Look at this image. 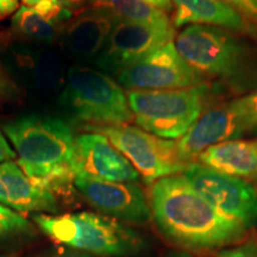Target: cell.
<instances>
[{"mask_svg": "<svg viewBox=\"0 0 257 257\" xmlns=\"http://www.w3.org/2000/svg\"><path fill=\"white\" fill-rule=\"evenodd\" d=\"M149 205L167 238L188 250H210L239 242L246 227L207 201L181 174L150 186Z\"/></svg>", "mask_w": 257, "mask_h": 257, "instance_id": "obj_1", "label": "cell"}, {"mask_svg": "<svg viewBox=\"0 0 257 257\" xmlns=\"http://www.w3.org/2000/svg\"><path fill=\"white\" fill-rule=\"evenodd\" d=\"M3 131L15 148L18 166L29 178L55 195L74 185L75 137L66 121L28 114L6 123Z\"/></svg>", "mask_w": 257, "mask_h": 257, "instance_id": "obj_2", "label": "cell"}, {"mask_svg": "<svg viewBox=\"0 0 257 257\" xmlns=\"http://www.w3.org/2000/svg\"><path fill=\"white\" fill-rule=\"evenodd\" d=\"M180 56L205 79L223 82L233 91L257 87V53L234 32L193 24L175 35Z\"/></svg>", "mask_w": 257, "mask_h": 257, "instance_id": "obj_3", "label": "cell"}, {"mask_svg": "<svg viewBox=\"0 0 257 257\" xmlns=\"http://www.w3.org/2000/svg\"><path fill=\"white\" fill-rule=\"evenodd\" d=\"M34 220L50 238L91 255L121 257L134 255L143 246L142 238L136 231L113 218L93 212L57 216L37 214Z\"/></svg>", "mask_w": 257, "mask_h": 257, "instance_id": "obj_4", "label": "cell"}, {"mask_svg": "<svg viewBox=\"0 0 257 257\" xmlns=\"http://www.w3.org/2000/svg\"><path fill=\"white\" fill-rule=\"evenodd\" d=\"M60 104L88 125H125L134 120L127 95L108 74L89 67H72Z\"/></svg>", "mask_w": 257, "mask_h": 257, "instance_id": "obj_5", "label": "cell"}, {"mask_svg": "<svg viewBox=\"0 0 257 257\" xmlns=\"http://www.w3.org/2000/svg\"><path fill=\"white\" fill-rule=\"evenodd\" d=\"M210 87L174 91H128L127 101L138 127L166 140H180L206 107Z\"/></svg>", "mask_w": 257, "mask_h": 257, "instance_id": "obj_6", "label": "cell"}, {"mask_svg": "<svg viewBox=\"0 0 257 257\" xmlns=\"http://www.w3.org/2000/svg\"><path fill=\"white\" fill-rule=\"evenodd\" d=\"M86 130L107 137L147 184L180 174L187 167L179 155L178 141L161 138L128 124L86 125Z\"/></svg>", "mask_w": 257, "mask_h": 257, "instance_id": "obj_7", "label": "cell"}, {"mask_svg": "<svg viewBox=\"0 0 257 257\" xmlns=\"http://www.w3.org/2000/svg\"><path fill=\"white\" fill-rule=\"evenodd\" d=\"M182 176L221 213L238 220L246 229L257 227V189L250 182L199 162L187 165Z\"/></svg>", "mask_w": 257, "mask_h": 257, "instance_id": "obj_8", "label": "cell"}, {"mask_svg": "<svg viewBox=\"0 0 257 257\" xmlns=\"http://www.w3.org/2000/svg\"><path fill=\"white\" fill-rule=\"evenodd\" d=\"M206 81L180 56L174 41L117 75V82L128 91H174L197 87Z\"/></svg>", "mask_w": 257, "mask_h": 257, "instance_id": "obj_9", "label": "cell"}, {"mask_svg": "<svg viewBox=\"0 0 257 257\" xmlns=\"http://www.w3.org/2000/svg\"><path fill=\"white\" fill-rule=\"evenodd\" d=\"M174 38L173 25L156 27L118 21L104 49L96 57V66L108 75H118Z\"/></svg>", "mask_w": 257, "mask_h": 257, "instance_id": "obj_10", "label": "cell"}, {"mask_svg": "<svg viewBox=\"0 0 257 257\" xmlns=\"http://www.w3.org/2000/svg\"><path fill=\"white\" fill-rule=\"evenodd\" d=\"M248 135L239 98L205 111L178 141L181 160L188 165L216 144L239 140Z\"/></svg>", "mask_w": 257, "mask_h": 257, "instance_id": "obj_11", "label": "cell"}, {"mask_svg": "<svg viewBox=\"0 0 257 257\" xmlns=\"http://www.w3.org/2000/svg\"><path fill=\"white\" fill-rule=\"evenodd\" d=\"M74 187L105 216L130 224H144L152 218L149 201L137 182L100 181L76 175Z\"/></svg>", "mask_w": 257, "mask_h": 257, "instance_id": "obj_12", "label": "cell"}, {"mask_svg": "<svg viewBox=\"0 0 257 257\" xmlns=\"http://www.w3.org/2000/svg\"><path fill=\"white\" fill-rule=\"evenodd\" d=\"M76 175L110 182H138L140 174L130 161L99 133L75 137Z\"/></svg>", "mask_w": 257, "mask_h": 257, "instance_id": "obj_13", "label": "cell"}, {"mask_svg": "<svg viewBox=\"0 0 257 257\" xmlns=\"http://www.w3.org/2000/svg\"><path fill=\"white\" fill-rule=\"evenodd\" d=\"M118 21L108 10L92 6L67 22L62 36L64 47L78 59L98 57Z\"/></svg>", "mask_w": 257, "mask_h": 257, "instance_id": "obj_14", "label": "cell"}, {"mask_svg": "<svg viewBox=\"0 0 257 257\" xmlns=\"http://www.w3.org/2000/svg\"><path fill=\"white\" fill-rule=\"evenodd\" d=\"M0 202L18 213L59 211L56 195L29 178L12 161L0 163Z\"/></svg>", "mask_w": 257, "mask_h": 257, "instance_id": "obj_15", "label": "cell"}, {"mask_svg": "<svg viewBox=\"0 0 257 257\" xmlns=\"http://www.w3.org/2000/svg\"><path fill=\"white\" fill-rule=\"evenodd\" d=\"M175 8L172 23L174 28L185 25H210L234 34H256L257 27L250 23L224 0H172Z\"/></svg>", "mask_w": 257, "mask_h": 257, "instance_id": "obj_16", "label": "cell"}, {"mask_svg": "<svg viewBox=\"0 0 257 257\" xmlns=\"http://www.w3.org/2000/svg\"><path fill=\"white\" fill-rule=\"evenodd\" d=\"M199 163L245 181H257V140H232L208 148Z\"/></svg>", "mask_w": 257, "mask_h": 257, "instance_id": "obj_17", "label": "cell"}, {"mask_svg": "<svg viewBox=\"0 0 257 257\" xmlns=\"http://www.w3.org/2000/svg\"><path fill=\"white\" fill-rule=\"evenodd\" d=\"M93 6L108 10L119 21L156 27L173 25L168 14L142 0H93Z\"/></svg>", "mask_w": 257, "mask_h": 257, "instance_id": "obj_18", "label": "cell"}, {"mask_svg": "<svg viewBox=\"0 0 257 257\" xmlns=\"http://www.w3.org/2000/svg\"><path fill=\"white\" fill-rule=\"evenodd\" d=\"M12 27L21 35L35 41L51 42L56 36L55 25L49 23L32 8L24 5L12 17Z\"/></svg>", "mask_w": 257, "mask_h": 257, "instance_id": "obj_19", "label": "cell"}, {"mask_svg": "<svg viewBox=\"0 0 257 257\" xmlns=\"http://www.w3.org/2000/svg\"><path fill=\"white\" fill-rule=\"evenodd\" d=\"M32 231L31 224L21 213L6 207L0 202V242L12 237L28 234Z\"/></svg>", "mask_w": 257, "mask_h": 257, "instance_id": "obj_20", "label": "cell"}, {"mask_svg": "<svg viewBox=\"0 0 257 257\" xmlns=\"http://www.w3.org/2000/svg\"><path fill=\"white\" fill-rule=\"evenodd\" d=\"M32 9L53 25H57L63 23V22L67 23L73 18L72 10L63 8V6L57 4L55 0H42Z\"/></svg>", "mask_w": 257, "mask_h": 257, "instance_id": "obj_21", "label": "cell"}, {"mask_svg": "<svg viewBox=\"0 0 257 257\" xmlns=\"http://www.w3.org/2000/svg\"><path fill=\"white\" fill-rule=\"evenodd\" d=\"M239 102L248 135H257V88L249 94L239 96Z\"/></svg>", "mask_w": 257, "mask_h": 257, "instance_id": "obj_22", "label": "cell"}, {"mask_svg": "<svg viewBox=\"0 0 257 257\" xmlns=\"http://www.w3.org/2000/svg\"><path fill=\"white\" fill-rule=\"evenodd\" d=\"M224 2L257 27V0H224Z\"/></svg>", "mask_w": 257, "mask_h": 257, "instance_id": "obj_23", "label": "cell"}, {"mask_svg": "<svg viewBox=\"0 0 257 257\" xmlns=\"http://www.w3.org/2000/svg\"><path fill=\"white\" fill-rule=\"evenodd\" d=\"M218 257H257L256 244H246L238 248L226 249L219 252Z\"/></svg>", "mask_w": 257, "mask_h": 257, "instance_id": "obj_24", "label": "cell"}, {"mask_svg": "<svg viewBox=\"0 0 257 257\" xmlns=\"http://www.w3.org/2000/svg\"><path fill=\"white\" fill-rule=\"evenodd\" d=\"M15 150L10 147V144L6 140L5 135L0 130V163L8 162V161H12L16 159Z\"/></svg>", "mask_w": 257, "mask_h": 257, "instance_id": "obj_25", "label": "cell"}, {"mask_svg": "<svg viewBox=\"0 0 257 257\" xmlns=\"http://www.w3.org/2000/svg\"><path fill=\"white\" fill-rule=\"evenodd\" d=\"M15 86L10 82V80L6 78L4 74L0 73V99L11 98L16 94Z\"/></svg>", "mask_w": 257, "mask_h": 257, "instance_id": "obj_26", "label": "cell"}, {"mask_svg": "<svg viewBox=\"0 0 257 257\" xmlns=\"http://www.w3.org/2000/svg\"><path fill=\"white\" fill-rule=\"evenodd\" d=\"M19 0H0V18L16 14L18 10Z\"/></svg>", "mask_w": 257, "mask_h": 257, "instance_id": "obj_27", "label": "cell"}, {"mask_svg": "<svg viewBox=\"0 0 257 257\" xmlns=\"http://www.w3.org/2000/svg\"><path fill=\"white\" fill-rule=\"evenodd\" d=\"M44 257H93V255L87 252L80 251V250L68 248V249L59 250V251H54Z\"/></svg>", "mask_w": 257, "mask_h": 257, "instance_id": "obj_28", "label": "cell"}, {"mask_svg": "<svg viewBox=\"0 0 257 257\" xmlns=\"http://www.w3.org/2000/svg\"><path fill=\"white\" fill-rule=\"evenodd\" d=\"M142 2L154 6V8L161 10V11L166 12V14L172 12L173 8H174V6H173L172 0H142Z\"/></svg>", "mask_w": 257, "mask_h": 257, "instance_id": "obj_29", "label": "cell"}, {"mask_svg": "<svg viewBox=\"0 0 257 257\" xmlns=\"http://www.w3.org/2000/svg\"><path fill=\"white\" fill-rule=\"evenodd\" d=\"M55 2L61 6H63V8L72 10V9L78 8L80 5H82L86 0H55Z\"/></svg>", "mask_w": 257, "mask_h": 257, "instance_id": "obj_30", "label": "cell"}, {"mask_svg": "<svg viewBox=\"0 0 257 257\" xmlns=\"http://www.w3.org/2000/svg\"><path fill=\"white\" fill-rule=\"evenodd\" d=\"M23 2L24 6H28V8H35L38 3H41L42 0H22Z\"/></svg>", "mask_w": 257, "mask_h": 257, "instance_id": "obj_31", "label": "cell"}, {"mask_svg": "<svg viewBox=\"0 0 257 257\" xmlns=\"http://www.w3.org/2000/svg\"><path fill=\"white\" fill-rule=\"evenodd\" d=\"M0 257H9V256H2V255H0Z\"/></svg>", "mask_w": 257, "mask_h": 257, "instance_id": "obj_32", "label": "cell"}, {"mask_svg": "<svg viewBox=\"0 0 257 257\" xmlns=\"http://www.w3.org/2000/svg\"><path fill=\"white\" fill-rule=\"evenodd\" d=\"M173 257H179V256H173Z\"/></svg>", "mask_w": 257, "mask_h": 257, "instance_id": "obj_33", "label": "cell"}]
</instances>
